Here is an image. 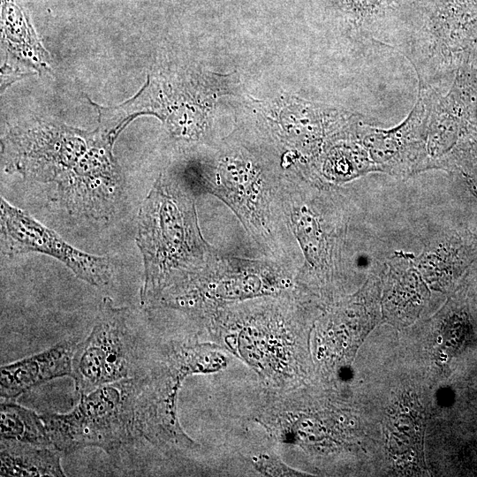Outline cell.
<instances>
[{
    "label": "cell",
    "mask_w": 477,
    "mask_h": 477,
    "mask_svg": "<svg viewBox=\"0 0 477 477\" xmlns=\"http://www.w3.org/2000/svg\"><path fill=\"white\" fill-rule=\"evenodd\" d=\"M116 140L100 126L89 132L56 121H31L10 128L2 139L3 166L42 186L49 200L71 216L108 222L125 193L113 155Z\"/></svg>",
    "instance_id": "6da1fadb"
},
{
    "label": "cell",
    "mask_w": 477,
    "mask_h": 477,
    "mask_svg": "<svg viewBox=\"0 0 477 477\" xmlns=\"http://www.w3.org/2000/svg\"><path fill=\"white\" fill-rule=\"evenodd\" d=\"M195 197L176 173H161L140 208L136 242L143 259L145 307H156L166 292L221 254L201 233Z\"/></svg>",
    "instance_id": "7a4b0ae2"
},
{
    "label": "cell",
    "mask_w": 477,
    "mask_h": 477,
    "mask_svg": "<svg viewBox=\"0 0 477 477\" xmlns=\"http://www.w3.org/2000/svg\"><path fill=\"white\" fill-rule=\"evenodd\" d=\"M177 175L195 196L210 193L225 203L263 254L277 261L285 255L291 231L283 208L284 178L268 176L240 155L222 157L216 167H186Z\"/></svg>",
    "instance_id": "3957f363"
},
{
    "label": "cell",
    "mask_w": 477,
    "mask_h": 477,
    "mask_svg": "<svg viewBox=\"0 0 477 477\" xmlns=\"http://www.w3.org/2000/svg\"><path fill=\"white\" fill-rule=\"evenodd\" d=\"M141 375L81 394L67 413L41 415L53 447L71 453L96 447L108 453L142 440L139 393Z\"/></svg>",
    "instance_id": "277c9868"
},
{
    "label": "cell",
    "mask_w": 477,
    "mask_h": 477,
    "mask_svg": "<svg viewBox=\"0 0 477 477\" xmlns=\"http://www.w3.org/2000/svg\"><path fill=\"white\" fill-rule=\"evenodd\" d=\"M336 194L330 184L284 180V213L304 256L302 276H329L341 261L346 219Z\"/></svg>",
    "instance_id": "5b68a950"
},
{
    "label": "cell",
    "mask_w": 477,
    "mask_h": 477,
    "mask_svg": "<svg viewBox=\"0 0 477 477\" xmlns=\"http://www.w3.org/2000/svg\"><path fill=\"white\" fill-rule=\"evenodd\" d=\"M289 281L284 269L272 259L221 254L206 269L167 292L159 306L201 318L223 303L279 295Z\"/></svg>",
    "instance_id": "8992f818"
},
{
    "label": "cell",
    "mask_w": 477,
    "mask_h": 477,
    "mask_svg": "<svg viewBox=\"0 0 477 477\" xmlns=\"http://www.w3.org/2000/svg\"><path fill=\"white\" fill-rule=\"evenodd\" d=\"M126 307L105 297L100 302L87 337L77 344L72 377L80 394L124 378L139 375L135 337L128 325Z\"/></svg>",
    "instance_id": "52a82bcc"
},
{
    "label": "cell",
    "mask_w": 477,
    "mask_h": 477,
    "mask_svg": "<svg viewBox=\"0 0 477 477\" xmlns=\"http://www.w3.org/2000/svg\"><path fill=\"white\" fill-rule=\"evenodd\" d=\"M1 244L2 252L9 256L32 252L54 257L78 278L94 286H104L112 277L114 264L110 257L75 248L4 197H1Z\"/></svg>",
    "instance_id": "ba28073f"
},
{
    "label": "cell",
    "mask_w": 477,
    "mask_h": 477,
    "mask_svg": "<svg viewBox=\"0 0 477 477\" xmlns=\"http://www.w3.org/2000/svg\"><path fill=\"white\" fill-rule=\"evenodd\" d=\"M430 105L431 89L419 87L417 102L401 125L382 130L357 122L354 136L378 171L408 176L431 169L427 148Z\"/></svg>",
    "instance_id": "9c48e42d"
},
{
    "label": "cell",
    "mask_w": 477,
    "mask_h": 477,
    "mask_svg": "<svg viewBox=\"0 0 477 477\" xmlns=\"http://www.w3.org/2000/svg\"><path fill=\"white\" fill-rule=\"evenodd\" d=\"M477 128V79L466 64L458 67L450 90L442 95L431 87L427 148L430 166L445 156L469 132Z\"/></svg>",
    "instance_id": "30bf717a"
},
{
    "label": "cell",
    "mask_w": 477,
    "mask_h": 477,
    "mask_svg": "<svg viewBox=\"0 0 477 477\" xmlns=\"http://www.w3.org/2000/svg\"><path fill=\"white\" fill-rule=\"evenodd\" d=\"M2 88L27 74L51 72V57L34 29L25 0H1Z\"/></svg>",
    "instance_id": "8fae6325"
},
{
    "label": "cell",
    "mask_w": 477,
    "mask_h": 477,
    "mask_svg": "<svg viewBox=\"0 0 477 477\" xmlns=\"http://www.w3.org/2000/svg\"><path fill=\"white\" fill-rule=\"evenodd\" d=\"M77 344L73 340H64L37 354L3 366L1 398L11 400L46 382L72 375Z\"/></svg>",
    "instance_id": "7c38bea8"
},
{
    "label": "cell",
    "mask_w": 477,
    "mask_h": 477,
    "mask_svg": "<svg viewBox=\"0 0 477 477\" xmlns=\"http://www.w3.org/2000/svg\"><path fill=\"white\" fill-rule=\"evenodd\" d=\"M413 260L429 283L449 286L477 260V236L466 230L446 231L430 241L420 256L413 254Z\"/></svg>",
    "instance_id": "4fadbf2b"
},
{
    "label": "cell",
    "mask_w": 477,
    "mask_h": 477,
    "mask_svg": "<svg viewBox=\"0 0 477 477\" xmlns=\"http://www.w3.org/2000/svg\"><path fill=\"white\" fill-rule=\"evenodd\" d=\"M1 476H64L59 451L11 439L1 438Z\"/></svg>",
    "instance_id": "5bb4252c"
},
{
    "label": "cell",
    "mask_w": 477,
    "mask_h": 477,
    "mask_svg": "<svg viewBox=\"0 0 477 477\" xmlns=\"http://www.w3.org/2000/svg\"><path fill=\"white\" fill-rule=\"evenodd\" d=\"M407 267H403L401 253L390 261V289L385 296V308L389 314L416 315L427 297V289L414 267L413 254H407Z\"/></svg>",
    "instance_id": "9a60e30c"
},
{
    "label": "cell",
    "mask_w": 477,
    "mask_h": 477,
    "mask_svg": "<svg viewBox=\"0 0 477 477\" xmlns=\"http://www.w3.org/2000/svg\"><path fill=\"white\" fill-rule=\"evenodd\" d=\"M0 434L4 439L53 447L41 415L9 399L0 405Z\"/></svg>",
    "instance_id": "2e32d148"
},
{
    "label": "cell",
    "mask_w": 477,
    "mask_h": 477,
    "mask_svg": "<svg viewBox=\"0 0 477 477\" xmlns=\"http://www.w3.org/2000/svg\"><path fill=\"white\" fill-rule=\"evenodd\" d=\"M391 425L390 444L396 455L400 454L403 458L410 450L418 451L422 433L421 420L417 416V412L409 410L405 413L403 410Z\"/></svg>",
    "instance_id": "e0dca14e"
},
{
    "label": "cell",
    "mask_w": 477,
    "mask_h": 477,
    "mask_svg": "<svg viewBox=\"0 0 477 477\" xmlns=\"http://www.w3.org/2000/svg\"><path fill=\"white\" fill-rule=\"evenodd\" d=\"M439 168L477 173V128L464 135L439 162Z\"/></svg>",
    "instance_id": "ac0fdd59"
},
{
    "label": "cell",
    "mask_w": 477,
    "mask_h": 477,
    "mask_svg": "<svg viewBox=\"0 0 477 477\" xmlns=\"http://www.w3.org/2000/svg\"><path fill=\"white\" fill-rule=\"evenodd\" d=\"M255 466L258 467L259 472L267 475H293V473H295L283 465L281 461L268 456H261Z\"/></svg>",
    "instance_id": "d6986e66"
},
{
    "label": "cell",
    "mask_w": 477,
    "mask_h": 477,
    "mask_svg": "<svg viewBox=\"0 0 477 477\" xmlns=\"http://www.w3.org/2000/svg\"><path fill=\"white\" fill-rule=\"evenodd\" d=\"M468 186L469 190L477 198V178L470 176L469 174L462 172Z\"/></svg>",
    "instance_id": "ffe728a7"
}]
</instances>
